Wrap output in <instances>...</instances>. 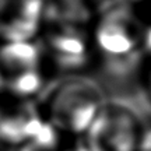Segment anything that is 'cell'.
<instances>
[{
	"label": "cell",
	"instance_id": "obj_1",
	"mask_svg": "<svg viewBox=\"0 0 151 151\" xmlns=\"http://www.w3.org/2000/svg\"><path fill=\"white\" fill-rule=\"evenodd\" d=\"M106 101L102 87L92 78L69 74L46 84L37 98L45 122L67 137H83Z\"/></svg>",
	"mask_w": 151,
	"mask_h": 151
},
{
	"label": "cell",
	"instance_id": "obj_2",
	"mask_svg": "<svg viewBox=\"0 0 151 151\" xmlns=\"http://www.w3.org/2000/svg\"><path fill=\"white\" fill-rule=\"evenodd\" d=\"M146 124L127 101L106 99L81 143L88 151H140Z\"/></svg>",
	"mask_w": 151,
	"mask_h": 151
},
{
	"label": "cell",
	"instance_id": "obj_3",
	"mask_svg": "<svg viewBox=\"0 0 151 151\" xmlns=\"http://www.w3.org/2000/svg\"><path fill=\"white\" fill-rule=\"evenodd\" d=\"M147 29L129 6L112 4L101 13L94 31V43L106 63L137 62L144 49Z\"/></svg>",
	"mask_w": 151,
	"mask_h": 151
},
{
	"label": "cell",
	"instance_id": "obj_4",
	"mask_svg": "<svg viewBox=\"0 0 151 151\" xmlns=\"http://www.w3.org/2000/svg\"><path fill=\"white\" fill-rule=\"evenodd\" d=\"M45 120L31 101L0 102V146L18 150L41 130Z\"/></svg>",
	"mask_w": 151,
	"mask_h": 151
},
{
	"label": "cell",
	"instance_id": "obj_5",
	"mask_svg": "<svg viewBox=\"0 0 151 151\" xmlns=\"http://www.w3.org/2000/svg\"><path fill=\"white\" fill-rule=\"evenodd\" d=\"M45 0H0V39L34 41L43 21Z\"/></svg>",
	"mask_w": 151,
	"mask_h": 151
},
{
	"label": "cell",
	"instance_id": "obj_6",
	"mask_svg": "<svg viewBox=\"0 0 151 151\" xmlns=\"http://www.w3.org/2000/svg\"><path fill=\"white\" fill-rule=\"evenodd\" d=\"M43 49L62 70H78L90 60V45L84 28L50 24Z\"/></svg>",
	"mask_w": 151,
	"mask_h": 151
},
{
	"label": "cell",
	"instance_id": "obj_7",
	"mask_svg": "<svg viewBox=\"0 0 151 151\" xmlns=\"http://www.w3.org/2000/svg\"><path fill=\"white\" fill-rule=\"evenodd\" d=\"M108 7L98 0H45L43 20L49 24L83 28Z\"/></svg>",
	"mask_w": 151,
	"mask_h": 151
},
{
	"label": "cell",
	"instance_id": "obj_8",
	"mask_svg": "<svg viewBox=\"0 0 151 151\" xmlns=\"http://www.w3.org/2000/svg\"><path fill=\"white\" fill-rule=\"evenodd\" d=\"M70 139L45 122L37 134L17 151H71L76 143H70Z\"/></svg>",
	"mask_w": 151,
	"mask_h": 151
},
{
	"label": "cell",
	"instance_id": "obj_9",
	"mask_svg": "<svg viewBox=\"0 0 151 151\" xmlns=\"http://www.w3.org/2000/svg\"><path fill=\"white\" fill-rule=\"evenodd\" d=\"M140 151H151V126H148V127L146 126L143 140L140 144Z\"/></svg>",
	"mask_w": 151,
	"mask_h": 151
},
{
	"label": "cell",
	"instance_id": "obj_10",
	"mask_svg": "<svg viewBox=\"0 0 151 151\" xmlns=\"http://www.w3.org/2000/svg\"><path fill=\"white\" fill-rule=\"evenodd\" d=\"M111 3L113 4H124V6H129V3H134V1H139V0H109Z\"/></svg>",
	"mask_w": 151,
	"mask_h": 151
},
{
	"label": "cell",
	"instance_id": "obj_11",
	"mask_svg": "<svg viewBox=\"0 0 151 151\" xmlns=\"http://www.w3.org/2000/svg\"><path fill=\"white\" fill-rule=\"evenodd\" d=\"M147 91H148V97L151 99V69L148 71V77H147Z\"/></svg>",
	"mask_w": 151,
	"mask_h": 151
},
{
	"label": "cell",
	"instance_id": "obj_12",
	"mask_svg": "<svg viewBox=\"0 0 151 151\" xmlns=\"http://www.w3.org/2000/svg\"><path fill=\"white\" fill-rule=\"evenodd\" d=\"M150 17H151V7H150ZM148 28H151V25H150V27H148Z\"/></svg>",
	"mask_w": 151,
	"mask_h": 151
}]
</instances>
